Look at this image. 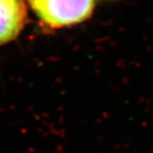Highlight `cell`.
<instances>
[{
	"label": "cell",
	"mask_w": 153,
	"mask_h": 153,
	"mask_svg": "<svg viewBox=\"0 0 153 153\" xmlns=\"http://www.w3.org/2000/svg\"><path fill=\"white\" fill-rule=\"evenodd\" d=\"M97 0H29L33 11L51 27L70 26L91 16Z\"/></svg>",
	"instance_id": "1"
},
{
	"label": "cell",
	"mask_w": 153,
	"mask_h": 153,
	"mask_svg": "<svg viewBox=\"0 0 153 153\" xmlns=\"http://www.w3.org/2000/svg\"><path fill=\"white\" fill-rule=\"evenodd\" d=\"M25 19L24 0H0V45L17 37L24 27Z\"/></svg>",
	"instance_id": "2"
}]
</instances>
